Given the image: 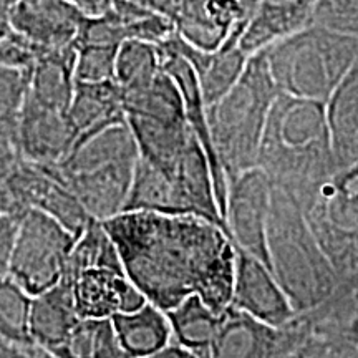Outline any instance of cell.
<instances>
[{"label":"cell","instance_id":"cell-1","mask_svg":"<svg viewBox=\"0 0 358 358\" xmlns=\"http://www.w3.org/2000/svg\"><path fill=\"white\" fill-rule=\"evenodd\" d=\"M101 222L148 302L168 312L199 295L216 313L231 306L236 244L221 224L153 211H123Z\"/></svg>","mask_w":358,"mask_h":358},{"label":"cell","instance_id":"cell-2","mask_svg":"<svg viewBox=\"0 0 358 358\" xmlns=\"http://www.w3.org/2000/svg\"><path fill=\"white\" fill-rule=\"evenodd\" d=\"M257 166L294 199L337 169L324 101L280 93L268 111Z\"/></svg>","mask_w":358,"mask_h":358},{"label":"cell","instance_id":"cell-3","mask_svg":"<svg viewBox=\"0 0 358 358\" xmlns=\"http://www.w3.org/2000/svg\"><path fill=\"white\" fill-rule=\"evenodd\" d=\"M268 262L297 312L317 307L343 284L308 226L301 204L272 185L267 219Z\"/></svg>","mask_w":358,"mask_h":358},{"label":"cell","instance_id":"cell-4","mask_svg":"<svg viewBox=\"0 0 358 358\" xmlns=\"http://www.w3.org/2000/svg\"><path fill=\"white\" fill-rule=\"evenodd\" d=\"M280 93L261 50L248 58L234 87L208 108L213 145L227 181L257 166L268 111Z\"/></svg>","mask_w":358,"mask_h":358},{"label":"cell","instance_id":"cell-5","mask_svg":"<svg viewBox=\"0 0 358 358\" xmlns=\"http://www.w3.org/2000/svg\"><path fill=\"white\" fill-rule=\"evenodd\" d=\"M138 158V145L124 122L78 145L58 163V171L90 216L106 221L123 213Z\"/></svg>","mask_w":358,"mask_h":358},{"label":"cell","instance_id":"cell-6","mask_svg":"<svg viewBox=\"0 0 358 358\" xmlns=\"http://www.w3.org/2000/svg\"><path fill=\"white\" fill-rule=\"evenodd\" d=\"M262 52L282 93L327 103L358 57V38L312 24Z\"/></svg>","mask_w":358,"mask_h":358},{"label":"cell","instance_id":"cell-7","mask_svg":"<svg viewBox=\"0 0 358 358\" xmlns=\"http://www.w3.org/2000/svg\"><path fill=\"white\" fill-rule=\"evenodd\" d=\"M297 203L340 280L358 289V161L335 169Z\"/></svg>","mask_w":358,"mask_h":358},{"label":"cell","instance_id":"cell-8","mask_svg":"<svg viewBox=\"0 0 358 358\" xmlns=\"http://www.w3.org/2000/svg\"><path fill=\"white\" fill-rule=\"evenodd\" d=\"M77 239L50 214L29 209L19 221L8 275L32 297L50 289L64 275Z\"/></svg>","mask_w":358,"mask_h":358},{"label":"cell","instance_id":"cell-9","mask_svg":"<svg viewBox=\"0 0 358 358\" xmlns=\"http://www.w3.org/2000/svg\"><path fill=\"white\" fill-rule=\"evenodd\" d=\"M272 182L259 166L245 169L227 181L224 221L239 249L252 254L271 267L267 252V219Z\"/></svg>","mask_w":358,"mask_h":358},{"label":"cell","instance_id":"cell-10","mask_svg":"<svg viewBox=\"0 0 358 358\" xmlns=\"http://www.w3.org/2000/svg\"><path fill=\"white\" fill-rule=\"evenodd\" d=\"M163 15L187 43L213 52L232 35L243 34L250 10L243 0H169Z\"/></svg>","mask_w":358,"mask_h":358},{"label":"cell","instance_id":"cell-11","mask_svg":"<svg viewBox=\"0 0 358 358\" xmlns=\"http://www.w3.org/2000/svg\"><path fill=\"white\" fill-rule=\"evenodd\" d=\"M231 306L275 329L287 325L297 313L272 268L237 245Z\"/></svg>","mask_w":358,"mask_h":358},{"label":"cell","instance_id":"cell-12","mask_svg":"<svg viewBox=\"0 0 358 358\" xmlns=\"http://www.w3.org/2000/svg\"><path fill=\"white\" fill-rule=\"evenodd\" d=\"M85 15L69 0H17L8 27L43 53L77 47Z\"/></svg>","mask_w":358,"mask_h":358},{"label":"cell","instance_id":"cell-13","mask_svg":"<svg viewBox=\"0 0 358 358\" xmlns=\"http://www.w3.org/2000/svg\"><path fill=\"white\" fill-rule=\"evenodd\" d=\"M82 319H111L120 312H133L148 302L123 267L92 266L69 274Z\"/></svg>","mask_w":358,"mask_h":358},{"label":"cell","instance_id":"cell-14","mask_svg":"<svg viewBox=\"0 0 358 358\" xmlns=\"http://www.w3.org/2000/svg\"><path fill=\"white\" fill-rule=\"evenodd\" d=\"M77 143L69 111L50 108L25 95L19 116V151L40 164L62 163Z\"/></svg>","mask_w":358,"mask_h":358},{"label":"cell","instance_id":"cell-15","mask_svg":"<svg viewBox=\"0 0 358 358\" xmlns=\"http://www.w3.org/2000/svg\"><path fill=\"white\" fill-rule=\"evenodd\" d=\"M82 317L78 315L73 297V282L69 275L50 289L34 295L30 301V338L50 357L62 358L66 340Z\"/></svg>","mask_w":358,"mask_h":358},{"label":"cell","instance_id":"cell-16","mask_svg":"<svg viewBox=\"0 0 358 358\" xmlns=\"http://www.w3.org/2000/svg\"><path fill=\"white\" fill-rule=\"evenodd\" d=\"M319 0H259L239 38L245 55L294 35L313 24Z\"/></svg>","mask_w":358,"mask_h":358},{"label":"cell","instance_id":"cell-17","mask_svg":"<svg viewBox=\"0 0 358 358\" xmlns=\"http://www.w3.org/2000/svg\"><path fill=\"white\" fill-rule=\"evenodd\" d=\"M69 118L77 134L73 150L103 129L124 123L127 120H124L122 87L115 82V78L105 82L77 80L69 106Z\"/></svg>","mask_w":358,"mask_h":358},{"label":"cell","instance_id":"cell-18","mask_svg":"<svg viewBox=\"0 0 358 358\" xmlns=\"http://www.w3.org/2000/svg\"><path fill=\"white\" fill-rule=\"evenodd\" d=\"M211 357H284L282 332L229 306L221 315Z\"/></svg>","mask_w":358,"mask_h":358},{"label":"cell","instance_id":"cell-19","mask_svg":"<svg viewBox=\"0 0 358 358\" xmlns=\"http://www.w3.org/2000/svg\"><path fill=\"white\" fill-rule=\"evenodd\" d=\"M334 158L338 168L358 161V57L325 103Z\"/></svg>","mask_w":358,"mask_h":358},{"label":"cell","instance_id":"cell-20","mask_svg":"<svg viewBox=\"0 0 358 358\" xmlns=\"http://www.w3.org/2000/svg\"><path fill=\"white\" fill-rule=\"evenodd\" d=\"M111 320L127 358H155L173 338L168 313L151 302L133 312L116 313Z\"/></svg>","mask_w":358,"mask_h":358},{"label":"cell","instance_id":"cell-21","mask_svg":"<svg viewBox=\"0 0 358 358\" xmlns=\"http://www.w3.org/2000/svg\"><path fill=\"white\" fill-rule=\"evenodd\" d=\"M77 47L45 52L30 73L27 95L50 108L69 111L75 92Z\"/></svg>","mask_w":358,"mask_h":358},{"label":"cell","instance_id":"cell-22","mask_svg":"<svg viewBox=\"0 0 358 358\" xmlns=\"http://www.w3.org/2000/svg\"><path fill=\"white\" fill-rule=\"evenodd\" d=\"M166 313L173 340L186 347L194 358L211 357L222 313L214 312L199 295H189Z\"/></svg>","mask_w":358,"mask_h":358},{"label":"cell","instance_id":"cell-23","mask_svg":"<svg viewBox=\"0 0 358 358\" xmlns=\"http://www.w3.org/2000/svg\"><path fill=\"white\" fill-rule=\"evenodd\" d=\"M30 301L32 295L27 294L10 275H0V337L24 348L27 358H50L30 338Z\"/></svg>","mask_w":358,"mask_h":358},{"label":"cell","instance_id":"cell-24","mask_svg":"<svg viewBox=\"0 0 358 358\" xmlns=\"http://www.w3.org/2000/svg\"><path fill=\"white\" fill-rule=\"evenodd\" d=\"M161 70L163 66H161L159 45L128 38L118 47L115 62V82L122 90L143 87L151 82Z\"/></svg>","mask_w":358,"mask_h":358},{"label":"cell","instance_id":"cell-25","mask_svg":"<svg viewBox=\"0 0 358 358\" xmlns=\"http://www.w3.org/2000/svg\"><path fill=\"white\" fill-rule=\"evenodd\" d=\"M77 357H120L124 358L127 353L122 348L118 335H116L113 320L111 319H80L73 332L66 340V345L62 358Z\"/></svg>","mask_w":358,"mask_h":358},{"label":"cell","instance_id":"cell-26","mask_svg":"<svg viewBox=\"0 0 358 358\" xmlns=\"http://www.w3.org/2000/svg\"><path fill=\"white\" fill-rule=\"evenodd\" d=\"M30 73L0 64V141L19 150V116Z\"/></svg>","mask_w":358,"mask_h":358},{"label":"cell","instance_id":"cell-27","mask_svg":"<svg viewBox=\"0 0 358 358\" xmlns=\"http://www.w3.org/2000/svg\"><path fill=\"white\" fill-rule=\"evenodd\" d=\"M118 47L111 45L78 43L75 58V77L80 82H105L115 78Z\"/></svg>","mask_w":358,"mask_h":358},{"label":"cell","instance_id":"cell-28","mask_svg":"<svg viewBox=\"0 0 358 358\" xmlns=\"http://www.w3.org/2000/svg\"><path fill=\"white\" fill-rule=\"evenodd\" d=\"M313 24L358 38V0H319Z\"/></svg>","mask_w":358,"mask_h":358},{"label":"cell","instance_id":"cell-29","mask_svg":"<svg viewBox=\"0 0 358 358\" xmlns=\"http://www.w3.org/2000/svg\"><path fill=\"white\" fill-rule=\"evenodd\" d=\"M22 155L13 145L0 141V213L22 217L25 214L15 196V174L19 169Z\"/></svg>","mask_w":358,"mask_h":358},{"label":"cell","instance_id":"cell-30","mask_svg":"<svg viewBox=\"0 0 358 358\" xmlns=\"http://www.w3.org/2000/svg\"><path fill=\"white\" fill-rule=\"evenodd\" d=\"M43 52L29 42L20 34L13 32L8 29L6 34L0 37V64L12 66V69L32 73L35 64Z\"/></svg>","mask_w":358,"mask_h":358},{"label":"cell","instance_id":"cell-31","mask_svg":"<svg viewBox=\"0 0 358 358\" xmlns=\"http://www.w3.org/2000/svg\"><path fill=\"white\" fill-rule=\"evenodd\" d=\"M20 217L0 213V275H8Z\"/></svg>","mask_w":358,"mask_h":358},{"label":"cell","instance_id":"cell-32","mask_svg":"<svg viewBox=\"0 0 358 358\" xmlns=\"http://www.w3.org/2000/svg\"><path fill=\"white\" fill-rule=\"evenodd\" d=\"M85 17H100L110 12L115 0H69Z\"/></svg>","mask_w":358,"mask_h":358},{"label":"cell","instance_id":"cell-33","mask_svg":"<svg viewBox=\"0 0 358 358\" xmlns=\"http://www.w3.org/2000/svg\"><path fill=\"white\" fill-rule=\"evenodd\" d=\"M155 358H194V357H192V353L187 350L186 347H182L181 343H178L176 340L171 338V342L161 348V350L155 355Z\"/></svg>","mask_w":358,"mask_h":358},{"label":"cell","instance_id":"cell-34","mask_svg":"<svg viewBox=\"0 0 358 358\" xmlns=\"http://www.w3.org/2000/svg\"><path fill=\"white\" fill-rule=\"evenodd\" d=\"M0 357H13V358H27V353L24 348H20L19 345L10 342V340L0 337Z\"/></svg>","mask_w":358,"mask_h":358},{"label":"cell","instance_id":"cell-35","mask_svg":"<svg viewBox=\"0 0 358 358\" xmlns=\"http://www.w3.org/2000/svg\"><path fill=\"white\" fill-rule=\"evenodd\" d=\"M134 2L143 3V6H146V7L153 8V10H156V12H159V13H161V10H163L164 6H166V3L169 2V0H134Z\"/></svg>","mask_w":358,"mask_h":358},{"label":"cell","instance_id":"cell-36","mask_svg":"<svg viewBox=\"0 0 358 358\" xmlns=\"http://www.w3.org/2000/svg\"><path fill=\"white\" fill-rule=\"evenodd\" d=\"M8 29H10V27H8V19L7 17L0 15V37H2V35L6 34Z\"/></svg>","mask_w":358,"mask_h":358},{"label":"cell","instance_id":"cell-37","mask_svg":"<svg viewBox=\"0 0 358 358\" xmlns=\"http://www.w3.org/2000/svg\"><path fill=\"white\" fill-rule=\"evenodd\" d=\"M355 301H357V308H358V289L355 290Z\"/></svg>","mask_w":358,"mask_h":358}]
</instances>
